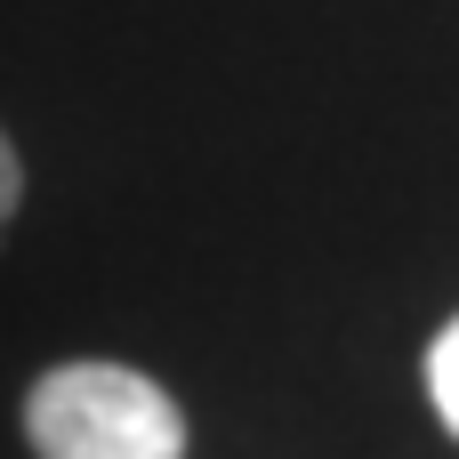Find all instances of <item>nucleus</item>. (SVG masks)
<instances>
[{"mask_svg": "<svg viewBox=\"0 0 459 459\" xmlns=\"http://www.w3.org/2000/svg\"><path fill=\"white\" fill-rule=\"evenodd\" d=\"M428 403H436V420L459 436V315L428 339Z\"/></svg>", "mask_w": 459, "mask_h": 459, "instance_id": "nucleus-2", "label": "nucleus"}, {"mask_svg": "<svg viewBox=\"0 0 459 459\" xmlns=\"http://www.w3.org/2000/svg\"><path fill=\"white\" fill-rule=\"evenodd\" d=\"M32 459H186V411L129 363H56L24 395Z\"/></svg>", "mask_w": 459, "mask_h": 459, "instance_id": "nucleus-1", "label": "nucleus"}, {"mask_svg": "<svg viewBox=\"0 0 459 459\" xmlns=\"http://www.w3.org/2000/svg\"><path fill=\"white\" fill-rule=\"evenodd\" d=\"M16 202H24V161H16V145H8V129H0V234H8Z\"/></svg>", "mask_w": 459, "mask_h": 459, "instance_id": "nucleus-3", "label": "nucleus"}]
</instances>
